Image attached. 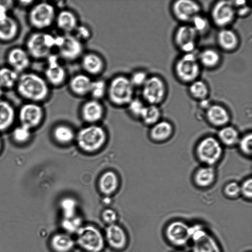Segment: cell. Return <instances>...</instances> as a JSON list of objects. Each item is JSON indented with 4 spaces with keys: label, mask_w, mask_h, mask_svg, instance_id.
Wrapping results in <instances>:
<instances>
[{
    "label": "cell",
    "mask_w": 252,
    "mask_h": 252,
    "mask_svg": "<svg viewBox=\"0 0 252 252\" xmlns=\"http://www.w3.org/2000/svg\"><path fill=\"white\" fill-rule=\"evenodd\" d=\"M19 74L8 66L0 67V87L3 90L15 87Z\"/></svg>",
    "instance_id": "obj_34"
},
{
    "label": "cell",
    "mask_w": 252,
    "mask_h": 252,
    "mask_svg": "<svg viewBox=\"0 0 252 252\" xmlns=\"http://www.w3.org/2000/svg\"><path fill=\"white\" fill-rule=\"evenodd\" d=\"M190 242L192 252H222L216 238L200 224L191 225Z\"/></svg>",
    "instance_id": "obj_10"
},
{
    "label": "cell",
    "mask_w": 252,
    "mask_h": 252,
    "mask_svg": "<svg viewBox=\"0 0 252 252\" xmlns=\"http://www.w3.org/2000/svg\"><path fill=\"white\" fill-rule=\"evenodd\" d=\"M93 79L83 72L75 73L68 78L66 83L68 91L77 97L89 96Z\"/></svg>",
    "instance_id": "obj_24"
},
{
    "label": "cell",
    "mask_w": 252,
    "mask_h": 252,
    "mask_svg": "<svg viewBox=\"0 0 252 252\" xmlns=\"http://www.w3.org/2000/svg\"><path fill=\"white\" fill-rule=\"evenodd\" d=\"M184 252L179 251V252Z\"/></svg>",
    "instance_id": "obj_53"
},
{
    "label": "cell",
    "mask_w": 252,
    "mask_h": 252,
    "mask_svg": "<svg viewBox=\"0 0 252 252\" xmlns=\"http://www.w3.org/2000/svg\"><path fill=\"white\" fill-rule=\"evenodd\" d=\"M135 89L126 74H116L107 81L106 97L115 106H126L135 96Z\"/></svg>",
    "instance_id": "obj_2"
},
{
    "label": "cell",
    "mask_w": 252,
    "mask_h": 252,
    "mask_svg": "<svg viewBox=\"0 0 252 252\" xmlns=\"http://www.w3.org/2000/svg\"><path fill=\"white\" fill-rule=\"evenodd\" d=\"M146 105V104L141 97L135 96L126 106L131 114L140 118Z\"/></svg>",
    "instance_id": "obj_44"
},
{
    "label": "cell",
    "mask_w": 252,
    "mask_h": 252,
    "mask_svg": "<svg viewBox=\"0 0 252 252\" xmlns=\"http://www.w3.org/2000/svg\"><path fill=\"white\" fill-rule=\"evenodd\" d=\"M81 219L75 216L70 219H63L62 222V226L67 232L74 233L77 232L81 227Z\"/></svg>",
    "instance_id": "obj_46"
},
{
    "label": "cell",
    "mask_w": 252,
    "mask_h": 252,
    "mask_svg": "<svg viewBox=\"0 0 252 252\" xmlns=\"http://www.w3.org/2000/svg\"><path fill=\"white\" fill-rule=\"evenodd\" d=\"M190 24L200 36L207 33L212 25L209 17L204 15L202 13L196 16L191 21Z\"/></svg>",
    "instance_id": "obj_39"
},
{
    "label": "cell",
    "mask_w": 252,
    "mask_h": 252,
    "mask_svg": "<svg viewBox=\"0 0 252 252\" xmlns=\"http://www.w3.org/2000/svg\"><path fill=\"white\" fill-rule=\"evenodd\" d=\"M240 136L238 129L229 124L218 129L216 137L224 148H232L237 146Z\"/></svg>",
    "instance_id": "obj_30"
},
{
    "label": "cell",
    "mask_w": 252,
    "mask_h": 252,
    "mask_svg": "<svg viewBox=\"0 0 252 252\" xmlns=\"http://www.w3.org/2000/svg\"><path fill=\"white\" fill-rule=\"evenodd\" d=\"M164 236L170 245L178 248L184 247L190 242L191 225L180 220H173L165 225Z\"/></svg>",
    "instance_id": "obj_12"
},
{
    "label": "cell",
    "mask_w": 252,
    "mask_h": 252,
    "mask_svg": "<svg viewBox=\"0 0 252 252\" xmlns=\"http://www.w3.org/2000/svg\"><path fill=\"white\" fill-rule=\"evenodd\" d=\"M3 89L0 87V98L1 97L3 94Z\"/></svg>",
    "instance_id": "obj_52"
},
{
    "label": "cell",
    "mask_w": 252,
    "mask_h": 252,
    "mask_svg": "<svg viewBox=\"0 0 252 252\" xmlns=\"http://www.w3.org/2000/svg\"><path fill=\"white\" fill-rule=\"evenodd\" d=\"M106 239L109 246L115 249H123L126 244L127 238L125 231L115 224H110L106 228Z\"/></svg>",
    "instance_id": "obj_29"
},
{
    "label": "cell",
    "mask_w": 252,
    "mask_h": 252,
    "mask_svg": "<svg viewBox=\"0 0 252 252\" xmlns=\"http://www.w3.org/2000/svg\"><path fill=\"white\" fill-rule=\"evenodd\" d=\"M204 116L210 126L218 129L230 124L231 120L228 109L220 103H210L204 111Z\"/></svg>",
    "instance_id": "obj_18"
},
{
    "label": "cell",
    "mask_w": 252,
    "mask_h": 252,
    "mask_svg": "<svg viewBox=\"0 0 252 252\" xmlns=\"http://www.w3.org/2000/svg\"><path fill=\"white\" fill-rule=\"evenodd\" d=\"M14 138L20 142L26 141L30 136V129L21 126L16 128L13 132Z\"/></svg>",
    "instance_id": "obj_49"
},
{
    "label": "cell",
    "mask_w": 252,
    "mask_h": 252,
    "mask_svg": "<svg viewBox=\"0 0 252 252\" xmlns=\"http://www.w3.org/2000/svg\"><path fill=\"white\" fill-rule=\"evenodd\" d=\"M19 32L18 21L8 12H0V42L12 41L17 38Z\"/></svg>",
    "instance_id": "obj_23"
},
{
    "label": "cell",
    "mask_w": 252,
    "mask_h": 252,
    "mask_svg": "<svg viewBox=\"0 0 252 252\" xmlns=\"http://www.w3.org/2000/svg\"><path fill=\"white\" fill-rule=\"evenodd\" d=\"M104 111V107L101 101L91 98L85 101L81 108L83 119L90 123L99 121L102 117Z\"/></svg>",
    "instance_id": "obj_28"
},
{
    "label": "cell",
    "mask_w": 252,
    "mask_h": 252,
    "mask_svg": "<svg viewBox=\"0 0 252 252\" xmlns=\"http://www.w3.org/2000/svg\"><path fill=\"white\" fill-rule=\"evenodd\" d=\"M118 183V178L115 173L108 171L100 177L98 183L99 188L103 193L110 194L117 189Z\"/></svg>",
    "instance_id": "obj_32"
},
{
    "label": "cell",
    "mask_w": 252,
    "mask_h": 252,
    "mask_svg": "<svg viewBox=\"0 0 252 252\" xmlns=\"http://www.w3.org/2000/svg\"><path fill=\"white\" fill-rule=\"evenodd\" d=\"M175 127L172 122L164 119L151 126L149 137L157 144H162L168 141L174 135Z\"/></svg>",
    "instance_id": "obj_26"
},
{
    "label": "cell",
    "mask_w": 252,
    "mask_h": 252,
    "mask_svg": "<svg viewBox=\"0 0 252 252\" xmlns=\"http://www.w3.org/2000/svg\"><path fill=\"white\" fill-rule=\"evenodd\" d=\"M149 74L143 69H137L128 75L129 80L136 89L141 88L146 81Z\"/></svg>",
    "instance_id": "obj_42"
},
{
    "label": "cell",
    "mask_w": 252,
    "mask_h": 252,
    "mask_svg": "<svg viewBox=\"0 0 252 252\" xmlns=\"http://www.w3.org/2000/svg\"><path fill=\"white\" fill-rule=\"evenodd\" d=\"M187 86L188 94L193 99L201 102L208 99L210 89L205 81L200 78Z\"/></svg>",
    "instance_id": "obj_31"
},
{
    "label": "cell",
    "mask_w": 252,
    "mask_h": 252,
    "mask_svg": "<svg viewBox=\"0 0 252 252\" xmlns=\"http://www.w3.org/2000/svg\"><path fill=\"white\" fill-rule=\"evenodd\" d=\"M240 153L244 157L251 158L252 156V133L247 131L241 135L237 145Z\"/></svg>",
    "instance_id": "obj_38"
},
{
    "label": "cell",
    "mask_w": 252,
    "mask_h": 252,
    "mask_svg": "<svg viewBox=\"0 0 252 252\" xmlns=\"http://www.w3.org/2000/svg\"><path fill=\"white\" fill-rule=\"evenodd\" d=\"M6 61L7 66L20 74L28 69L31 58L25 48L14 47L8 51Z\"/></svg>",
    "instance_id": "obj_20"
},
{
    "label": "cell",
    "mask_w": 252,
    "mask_h": 252,
    "mask_svg": "<svg viewBox=\"0 0 252 252\" xmlns=\"http://www.w3.org/2000/svg\"><path fill=\"white\" fill-rule=\"evenodd\" d=\"M54 135L59 142L65 144L70 142L73 139L74 134L69 127L61 125L55 128Z\"/></svg>",
    "instance_id": "obj_40"
},
{
    "label": "cell",
    "mask_w": 252,
    "mask_h": 252,
    "mask_svg": "<svg viewBox=\"0 0 252 252\" xmlns=\"http://www.w3.org/2000/svg\"><path fill=\"white\" fill-rule=\"evenodd\" d=\"M72 34L84 43L89 40L93 35L90 27L86 24L81 23L79 24Z\"/></svg>",
    "instance_id": "obj_45"
},
{
    "label": "cell",
    "mask_w": 252,
    "mask_h": 252,
    "mask_svg": "<svg viewBox=\"0 0 252 252\" xmlns=\"http://www.w3.org/2000/svg\"><path fill=\"white\" fill-rule=\"evenodd\" d=\"M216 41L218 48L227 53L237 51L241 44L239 34L231 27L218 29Z\"/></svg>",
    "instance_id": "obj_19"
},
{
    "label": "cell",
    "mask_w": 252,
    "mask_h": 252,
    "mask_svg": "<svg viewBox=\"0 0 252 252\" xmlns=\"http://www.w3.org/2000/svg\"><path fill=\"white\" fill-rule=\"evenodd\" d=\"M57 13L55 4L40 1L32 5L28 15V22L35 31H45L54 25Z\"/></svg>",
    "instance_id": "obj_6"
},
{
    "label": "cell",
    "mask_w": 252,
    "mask_h": 252,
    "mask_svg": "<svg viewBox=\"0 0 252 252\" xmlns=\"http://www.w3.org/2000/svg\"><path fill=\"white\" fill-rule=\"evenodd\" d=\"M208 17L211 24L218 29L231 27L237 18L232 0L215 1L211 6Z\"/></svg>",
    "instance_id": "obj_9"
},
{
    "label": "cell",
    "mask_w": 252,
    "mask_h": 252,
    "mask_svg": "<svg viewBox=\"0 0 252 252\" xmlns=\"http://www.w3.org/2000/svg\"><path fill=\"white\" fill-rule=\"evenodd\" d=\"M14 116L15 112L11 104L7 101L0 100V130L10 126Z\"/></svg>",
    "instance_id": "obj_35"
},
{
    "label": "cell",
    "mask_w": 252,
    "mask_h": 252,
    "mask_svg": "<svg viewBox=\"0 0 252 252\" xmlns=\"http://www.w3.org/2000/svg\"><path fill=\"white\" fill-rule=\"evenodd\" d=\"M217 178V172L215 167L200 165L194 171L192 181L198 189H205L212 187Z\"/></svg>",
    "instance_id": "obj_25"
},
{
    "label": "cell",
    "mask_w": 252,
    "mask_h": 252,
    "mask_svg": "<svg viewBox=\"0 0 252 252\" xmlns=\"http://www.w3.org/2000/svg\"><path fill=\"white\" fill-rule=\"evenodd\" d=\"M79 61L83 72L93 78L99 77L106 69L104 58L95 51L85 52Z\"/></svg>",
    "instance_id": "obj_17"
},
{
    "label": "cell",
    "mask_w": 252,
    "mask_h": 252,
    "mask_svg": "<svg viewBox=\"0 0 252 252\" xmlns=\"http://www.w3.org/2000/svg\"><path fill=\"white\" fill-rule=\"evenodd\" d=\"M170 11L180 24H190L196 16L202 13V6L196 0H175L170 3Z\"/></svg>",
    "instance_id": "obj_15"
},
{
    "label": "cell",
    "mask_w": 252,
    "mask_h": 252,
    "mask_svg": "<svg viewBox=\"0 0 252 252\" xmlns=\"http://www.w3.org/2000/svg\"><path fill=\"white\" fill-rule=\"evenodd\" d=\"M46 60L43 76L50 86L60 88L66 84L69 78L68 72L57 54H52Z\"/></svg>",
    "instance_id": "obj_16"
},
{
    "label": "cell",
    "mask_w": 252,
    "mask_h": 252,
    "mask_svg": "<svg viewBox=\"0 0 252 252\" xmlns=\"http://www.w3.org/2000/svg\"><path fill=\"white\" fill-rule=\"evenodd\" d=\"M33 1L29 0V1H19V4L22 6H28L30 5H32V3Z\"/></svg>",
    "instance_id": "obj_51"
},
{
    "label": "cell",
    "mask_w": 252,
    "mask_h": 252,
    "mask_svg": "<svg viewBox=\"0 0 252 252\" xmlns=\"http://www.w3.org/2000/svg\"><path fill=\"white\" fill-rule=\"evenodd\" d=\"M43 115V109L37 103L29 102L26 103L21 107L19 111L21 126L30 129L39 124Z\"/></svg>",
    "instance_id": "obj_21"
},
{
    "label": "cell",
    "mask_w": 252,
    "mask_h": 252,
    "mask_svg": "<svg viewBox=\"0 0 252 252\" xmlns=\"http://www.w3.org/2000/svg\"><path fill=\"white\" fill-rule=\"evenodd\" d=\"M51 246L56 252H69L74 246V241L68 235L59 233L51 238Z\"/></svg>",
    "instance_id": "obj_33"
},
{
    "label": "cell",
    "mask_w": 252,
    "mask_h": 252,
    "mask_svg": "<svg viewBox=\"0 0 252 252\" xmlns=\"http://www.w3.org/2000/svg\"><path fill=\"white\" fill-rule=\"evenodd\" d=\"M15 88L21 97L31 102L44 101L51 95V87L44 76L34 72L20 74Z\"/></svg>",
    "instance_id": "obj_1"
},
{
    "label": "cell",
    "mask_w": 252,
    "mask_h": 252,
    "mask_svg": "<svg viewBox=\"0 0 252 252\" xmlns=\"http://www.w3.org/2000/svg\"><path fill=\"white\" fill-rule=\"evenodd\" d=\"M103 220L110 224H114L117 219L116 213L111 209H105L102 213Z\"/></svg>",
    "instance_id": "obj_50"
},
{
    "label": "cell",
    "mask_w": 252,
    "mask_h": 252,
    "mask_svg": "<svg viewBox=\"0 0 252 252\" xmlns=\"http://www.w3.org/2000/svg\"><path fill=\"white\" fill-rule=\"evenodd\" d=\"M76 242L87 252H100L104 246L103 237L93 225L81 227L77 231Z\"/></svg>",
    "instance_id": "obj_14"
},
{
    "label": "cell",
    "mask_w": 252,
    "mask_h": 252,
    "mask_svg": "<svg viewBox=\"0 0 252 252\" xmlns=\"http://www.w3.org/2000/svg\"><path fill=\"white\" fill-rule=\"evenodd\" d=\"M60 207L64 219H70L75 216L77 203L71 197L63 198L60 202Z\"/></svg>",
    "instance_id": "obj_41"
},
{
    "label": "cell",
    "mask_w": 252,
    "mask_h": 252,
    "mask_svg": "<svg viewBox=\"0 0 252 252\" xmlns=\"http://www.w3.org/2000/svg\"><path fill=\"white\" fill-rule=\"evenodd\" d=\"M237 17L245 18L251 13L252 9L246 0L232 1Z\"/></svg>",
    "instance_id": "obj_48"
},
{
    "label": "cell",
    "mask_w": 252,
    "mask_h": 252,
    "mask_svg": "<svg viewBox=\"0 0 252 252\" xmlns=\"http://www.w3.org/2000/svg\"><path fill=\"white\" fill-rule=\"evenodd\" d=\"M140 89V97L146 104L159 106L166 99L168 93L165 80L157 74H150Z\"/></svg>",
    "instance_id": "obj_7"
},
{
    "label": "cell",
    "mask_w": 252,
    "mask_h": 252,
    "mask_svg": "<svg viewBox=\"0 0 252 252\" xmlns=\"http://www.w3.org/2000/svg\"><path fill=\"white\" fill-rule=\"evenodd\" d=\"M222 192L224 196L229 199H236L240 197L239 183L235 181L227 182L223 186Z\"/></svg>",
    "instance_id": "obj_43"
},
{
    "label": "cell",
    "mask_w": 252,
    "mask_h": 252,
    "mask_svg": "<svg viewBox=\"0 0 252 252\" xmlns=\"http://www.w3.org/2000/svg\"><path fill=\"white\" fill-rule=\"evenodd\" d=\"M84 44L73 34L56 35V54L61 61L70 63L75 62L79 60L85 52Z\"/></svg>",
    "instance_id": "obj_8"
},
{
    "label": "cell",
    "mask_w": 252,
    "mask_h": 252,
    "mask_svg": "<svg viewBox=\"0 0 252 252\" xmlns=\"http://www.w3.org/2000/svg\"><path fill=\"white\" fill-rule=\"evenodd\" d=\"M140 119L150 127L162 119V111L159 106L146 104Z\"/></svg>",
    "instance_id": "obj_36"
},
{
    "label": "cell",
    "mask_w": 252,
    "mask_h": 252,
    "mask_svg": "<svg viewBox=\"0 0 252 252\" xmlns=\"http://www.w3.org/2000/svg\"></svg>",
    "instance_id": "obj_54"
},
{
    "label": "cell",
    "mask_w": 252,
    "mask_h": 252,
    "mask_svg": "<svg viewBox=\"0 0 252 252\" xmlns=\"http://www.w3.org/2000/svg\"><path fill=\"white\" fill-rule=\"evenodd\" d=\"M172 68L177 80L187 85L200 78L202 70L195 52L181 54L175 60Z\"/></svg>",
    "instance_id": "obj_4"
},
{
    "label": "cell",
    "mask_w": 252,
    "mask_h": 252,
    "mask_svg": "<svg viewBox=\"0 0 252 252\" xmlns=\"http://www.w3.org/2000/svg\"><path fill=\"white\" fill-rule=\"evenodd\" d=\"M107 89V81L97 77L93 79L89 96L90 98L100 100L106 97Z\"/></svg>",
    "instance_id": "obj_37"
},
{
    "label": "cell",
    "mask_w": 252,
    "mask_h": 252,
    "mask_svg": "<svg viewBox=\"0 0 252 252\" xmlns=\"http://www.w3.org/2000/svg\"><path fill=\"white\" fill-rule=\"evenodd\" d=\"M200 36L190 24H180L175 29L172 40L175 47L181 53L195 52Z\"/></svg>",
    "instance_id": "obj_11"
},
{
    "label": "cell",
    "mask_w": 252,
    "mask_h": 252,
    "mask_svg": "<svg viewBox=\"0 0 252 252\" xmlns=\"http://www.w3.org/2000/svg\"><path fill=\"white\" fill-rule=\"evenodd\" d=\"M79 24L75 12L63 8L57 12L54 25L62 34H72Z\"/></svg>",
    "instance_id": "obj_22"
},
{
    "label": "cell",
    "mask_w": 252,
    "mask_h": 252,
    "mask_svg": "<svg viewBox=\"0 0 252 252\" xmlns=\"http://www.w3.org/2000/svg\"><path fill=\"white\" fill-rule=\"evenodd\" d=\"M194 153L201 165L215 167L223 157L224 147L216 136L208 135L197 142Z\"/></svg>",
    "instance_id": "obj_3"
},
{
    "label": "cell",
    "mask_w": 252,
    "mask_h": 252,
    "mask_svg": "<svg viewBox=\"0 0 252 252\" xmlns=\"http://www.w3.org/2000/svg\"><path fill=\"white\" fill-rule=\"evenodd\" d=\"M196 54L202 69L214 70L218 68L221 63L222 59L220 52L214 47L204 48Z\"/></svg>",
    "instance_id": "obj_27"
},
{
    "label": "cell",
    "mask_w": 252,
    "mask_h": 252,
    "mask_svg": "<svg viewBox=\"0 0 252 252\" xmlns=\"http://www.w3.org/2000/svg\"><path fill=\"white\" fill-rule=\"evenodd\" d=\"M240 184V197L245 200L251 201L252 198V179L248 177L244 179Z\"/></svg>",
    "instance_id": "obj_47"
},
{
    "label": "cell",
    "mask_w": 252,
    "mask_h": 252,
    "mask_svg": "<svg viewBox=\"0 0 252 252\" xmlns=\"http://www.w3.org/2000/svg\"><path fill=\"white\" fill-rule=\"evenodd\" d=\"M106 134L98 126H90L82 129L78 133L77 141L80 148L88 152L99 149L104 144Z\"/></svg>",
    "instance_id": "obj_13"
},
{
    "label": "cell",
    "mask_w": 252,
    "mask_h": 252,
    "mask_svg": "<svg viewBox=\"0 0 252 252\" xmlns=\"http://www.w3.org/2000/svg\"><path fill=\"white\" fill-rule=\"evenodd\" d=\"M56 37L45 31H35L27 37L25 48L31 59L46 60L56 48Z\"/></svg>",
    "instance_id": "obj_5"
}]
</instances>
